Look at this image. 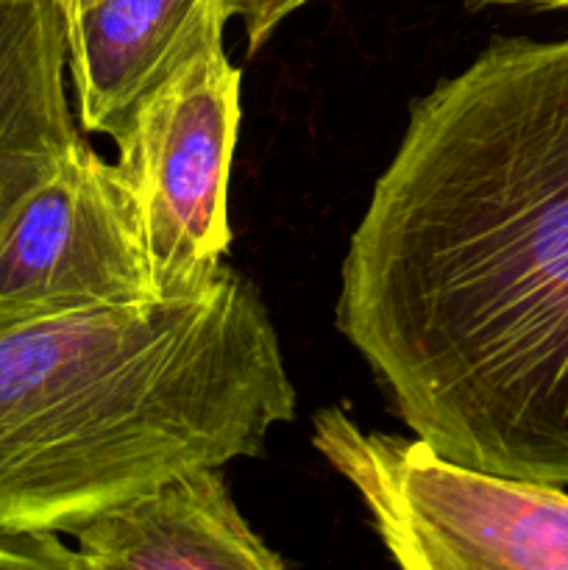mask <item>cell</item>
Here are the masks:
<instances>
[{
    "mask_svg": "<svg viewBox=\"0 0 568 570\" xmlns=\"http://www.w3.org/2000/svg\"><path fill=\"white\" fill-rule=\"evenodd\" d=\"M334 323L415 438L568 484V37L493 39L412 100Z\"/></svg>",
    "mask_w": 568,
    "mask_h": 570,
    "instance_id": "obj_1",
    "label": "cell"
},
{
    "mask_svg": "<svg viewBox=\"0 0 568 570\" xmlns=\"http://www.w3.org/2000/svg\"><path fill=\"white\" fill-rule=\"evenodd\" d=\"M295 417L267 306L223 265L178 298L0 312V538L67 534Z\"/></svg>",
    "mask_w": 568,
    "mask_h": 570,
    "instance_id": "obj_2",
    "label": "cell"
},
{
    "mask_svg": "<svg viewBox=\"0 0 568 570\" xmlns=\"http://www.w3.org/2000/svg\"><path fill=\"white\" fill-rule=\"evenodd\" d=\"M312 445L356 490L407 570H568L557 484L462 465L421 438L362 429L343 406L312 417Z\"/></svg>",
    "mask_w": 568,
    "mask_h": 570,
    "instance_id": "obj_3",
    "label": "cell"
},
{
    "mask_svg": "<svg viewBox=\"0 0 568 570\" xmlns=\"http://www.w3.org/2000/svg\"><path fill=\"white\" fill-rule=\"evenodd\" d=\"M223 28L206 33L115 145L137 198L159 298L209 287L232 243L228 173L243 72L228 61Z\"/></svg>",
    "mask_w": 568,
    "mask_h": 570,
    "instance_id": "obj_4",
    "label": "cell"
},
{
    "mask_svg": "<svg viewBox=\"0 0 568 570\" xmlns=\"http://www.w3.org/2000/svg\"><path fill=\"white\" fill-rule=\"evenodd\" d=\"M159 298L126 173L78 137L0 239V312H70Z\"/></svg>",
    "mask_w": 568,
    "mask_h": 570,
    "instance_id": "obj_5",
    "label": "cell"
},
{
    "mask_svg": "<svg viewBox=\"0 0 568 570\" xmlns=\"http://www.w3.org/2000/svg\"><path fill=\"white\" fill-rule=\"evenodd\" d=\"M228 17V0H89L67 22L81 131L120 142L145 100Z\"/></svg>",
    "mask_w": 568,
    "mask_h": 570,
    "instance_id": "obj_6",
    "label": "cell"
},
{
    "mask_svg": "<svg viewBox=\"0 0 568 570\" xmlns=\"http://www.w3.org/2000/svg\"><path fill=\"white\" fill-rule=\"evenodd\" d=\"M221 471L184 473L72 527L81 568L282 570V557L239 515Z\"/></svg>",
    "mask_w": 568,
    "mask_h": 570,
    "instance_id": "obj_7",
    "label": "cell"
},
{
    "mask_svg": "<svg viewBox=\"0 0 568 570\" xmlns=\"http://www.w3.org/2000/svg\"><path fill=\"white\" fill-rule=\"evenodd\" d=\"M59 0L0 3V239L28 195L81 137L67 100Z\"/></svg>",
    "mask_w": 568,
    "mask_h": 570,
    "instance_id": "obj_8",
    "label": "cell"
},
{
    "mask_svg": "<svg viewBox=\"0 0 568 570\" xmlns=\"http://www.w3.org/2000/svg\"><path fill=\"white\" fill-rule=\"evenodd\" d=\"M304 3H310V0H228V9H232V17L243 20L248 53H254L271 39L278 22L287 20Z\"/></svg>",
    "mask_w": 568,
    "mask_h": 570,
    "instance_id": "obj_9",
    "label": "cell"
},
{
    "mask_svg": "<svg viewBox=\"0 0 568 570\" xmlns=\"http://www.w3.org/2000/svg\"><path fill=\"white\" fill-rule=\"evenodd\" d=\"M479 6H535V9H568V0H477Z\"/></svg>",
    "mask_w": 568,
    "mask_h": 570,
    "instance_id": "obj_10",
    "label": "cell"
},
{
    "mask_svg": "<svg viewBox=\"0 0 568 570\" xmlns=\"http://www.w3.org/2000/svg\"><path fill=\"white\" fill-rule=\"evenodd\" d=\"M87 3H89V0H59L61 11H65V22H70L72 17H76L78 11H81Z\"/></svg>",
    "mask_w": 568,
    "mask_h": 570,
    "instance_id": "obj_11",
    "label": "cell"
},
{
    "mask_svg": "<svg viewBox=\"0 0 568 570\" xmlns=\"http://www.w3.org/2000/svg\"><path fill=\"white\" fill-rule=\"evenodd\" d=\"M0 568H3V557H0Z\"/></svg>",
    "mask_w": 568,
    "mask_h": 570,
    "instance_id": "obj_12",
    "label": "cell"
},
{
    "mask_svg": "<svg viewBox=\"0 0 568 570\" xmlns=\"http://www.w3.org/2000/svg\"><path fill=\"white\" fill-rule=\"evenodd\" d=\"M0 3H9V0H0Z\"/></svg>",
    "mask_w": 568,
    "mask_h": 570,
    "instance_id": "obj_13",
    "label": "cell"
}]
</instances>
